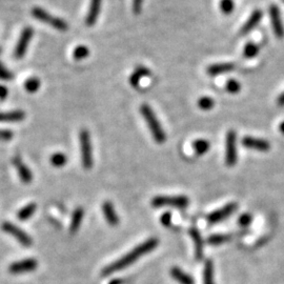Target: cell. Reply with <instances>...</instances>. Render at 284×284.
Listing matches in <instances>:
<instances>
[{
  "label": "cell",
  "instance_id": "obj_29",
  "mask_svg": "<svg viewBox=\"0 0 284 284\" xmlns=\"http://www.w3.org/2000/svg\"><path fill=\"white\" fill-rule=\"evenodd\" d=\"M228 240H230L229 235L216 234V235H212L207 238V243L212 244V245H219V244L227 242Z\"/></svg>",
  "mask_w": 284,
  "mask_h": 284
},
{
  "label": "cell",
  "instance_id": "obj_20",
  "mask_svg": "<svg viewBox=\"0 0 284 284\" xmlns=\"http://www.w3.org/2000/svg\"><path fill=\"white\" fill-rule=\"evenodd\" d=\"M26 118L24 111H12V112H0V122H20Z\"/></svg>",
  "mask_w": 284,
  "mask_h": 284
},
{
  "label": "cell",
  "instance_id": "obj_3",
  "mask_svg": "<svg viewBox=\"0 0 284 284\" xmlns=\"http://www.w3.org/2000/svg\"><path fill=\"white\" fill-rule=\"evenodd\" d=\"M32 15H33V17H35L37 20L44 22V24L51 26L55 29H58V31L65 32L69 29V24L64 19L60 17L53 16V15L50 14L46 10L41 9V7L39 6L33 7Z\"/></svg>",
  "mask_w": 284,
  "mask_h": 284
},
{
  "label": "cell",
  "instance_id": "obj_30",
  "mask_svg": "<svg viewBox=\"0 0 284 284\" xmlns=\"http://www.w3.org/2000/svg\"><path fill=\"white\" fill-rule=\"evenodd\" d=\"M89 55V50L85 46H79L73 52V57L76 60H82V59H85Z\"/></svg>",
  "mask_w": 284,
  "mask_h": 284
},
{
  "label": "cell",
  "instance_id": "obj_15",
  "mask_svg": "<svg viewBox=\"0 0 284 284\" xmlns=\"http://www.w3.org/2000/svg\"><path fill=\"white\" fill-rule=\"evenodd\" d=\"M262 19V12L261 10H255L252 14L251 16L249 17V19L246 20L245 24L243 25V27L240 29V34L241 35H246L251 33L254 28H255L258 25L259 22Z\"/></svg>",
  "mask_w": 284,
  "mask_h": 284
},
{
  "label": "cell",
  "instance_id": "obj_38",
  "mask_svg": "<svg viewBox=\"0 0 284 284\" xmlns=\"http://www.w3.org/2000/svg\"><path fill=\"white\" fill-rule=\"evenodd\" d=\"M161 223L164 227H170L171 223V215L170 213H166L161 216Z\"/></svg>",
  "mask_w": 284,
  "mask_h": 284
},
{
  "label": "cell",
  "instance_id": "obj_19",
  "mask_svg": "<svg viewBox=\"0 0 284 284\" xmlns=\"http://www.w3.org/2000/svg\"><path fill=\"white\" fill-rule=\"evenodd\" d=\"M190 234L193 238L194 244H195V254H196V259L201 260L203 257V241L202 237H201L200 231L196 227H192L190 229Z\"/></svg>",
  "mask_w": 284,
  "mask_h": 284
},
{
  "label": "cell",
  "instance_id": "obj_42",
  "mask_svg": "<svg viewBox=\"0 0 284 284\" xmlns=\"http://www.w3.org/2000/svg\"><path fill=\"white\" fill-rule=\"evenodd\" d=\"M110 284H122V282H121L120 280H118V279H117V280H113V281H112Z\"/></svg>",
  "mask_w": 284,
  "mask_h": 284
},
{
  "label": "cell",
  "instance_id": "obj_32",
  "mask_svg": "<svg viewBox=\"0 0 284 284\" xmlns=\"http://www.w3.org/2000/svg\"><path fill=\"white\" fill-rule=\"evenodd\" d=\"M198 107L203 111H210L215 107V101L211 97H202L198 101Z\"/></svg>",
  "mask_w": 284,
  "mask_h": 284
},
{
  "label": "cell",
  "instance_id": "obj_39",
  "mask_svg": "<svg viewBox=\"0 0 284 284\" xmlns=\"http://www.w3.org/2000/svg\"><path fill=\"white\" fill-rule=\"evenodd\" d=\"M7 95H9V89L4 85H0V100H5Z\"/></svg>",
  "mask_w": 284,
  "mask_h": 284
},
{
  "label": "cell",
  "instance_id": "obj_1",
  "mask_svg": "<svg viewBox=\"0 0 284 284\" xmlns=\"http://www.w3.org/2000/svg\"><path fill=\"white\" fill-rule=\"evenodd\" d=\"M158 243H159V240L157 238H149L148 240L137 245L135 249H134L132 252L126 254L124 257L118 259L117 261H115V262L111 263L107 267H104L102 271V276L112 275L118 271L122 270V268L130 266L131 264L135 262L136 260H138L139 258L145 255V254L152 252L154 249H156Z\"/></svg>",
  "mask_w": 284,
  "mask_h": 284
},
{
  "label": "cell",
  "instance_id": "obj_9",
  "mask_svg": "<svg viewBox=\"0 0 284 284\" xmlns=\"http://www.w3.org/2000/svg\"><path fill=\"white\" fill-rule=\"evenodd\" d=\"M37 266H38V262L34 258H28L14 262L9 266V272L13 275H20L26 273H31L35 271Z\"/></svg>",
  "mask_w": 284,
  "mask_h": 284
},
{
  "label": "cell",
  "instance_id": "obj_4",
  "mask_svg": "<svg viewBox=\"0 0 284 284\" xmlns=\"http://www.w3.org/2000/svg\"><path fill=\"white\" fill-rule=\"evenodd\" d=\"M79 142L81 151V161L85 169L89 170L93 167V148L91 141V134L85 129L79 133Z\"/></svg>",
  "mask_w": 284,
  "mask_h": 284
},
{
  "label": "cell",
  "instance_id": "obj_13",
  "mask_svg": "<svg viewBox=\"0 0 284 284\" xmlns=\"http://www.w3.org/2000/svg\"><path fill=\"white\" fill-rule=\"evenodd\" d=\"M13 163H14L15 168H16V170H17V173L20 177V180L26 184L31 183L33 180L32 171L26 166L25 162L22 161L20 157H18V156L15 157V158L13 159Z\"/></svg>",
  "mask_w": 284,
  "mask_h": 284
},
{
  "label": "cell",
  "instance_id": "obj_24",
  "mask_svg": "<svg viewBox=\"0 0 284 284\" xmlns=\"http://www.w3.org/2000/svg\"><path fill=\"white\" fill-rule=\"evenodd\" d=\"M36 210H37V205L35 203H29L26 205L25 207H22L18 212L17 218L21 221H26L31 218V217L34 215V213L36 212Z\"/></svg>",
  "mask_w": 284,
  "mask_h": 284
},
{
  "label": "cell",
  "instance_id": "obj_21",
  "mask_svg": "<svg viewBox=\"0 0 284 284\" xmlns=\"http://www.w3.org/2000/svg\"><path fill=\"white\" fill-rule=\"evenodd\" d=\"M170 276L173 277L178 283L180 284H194V279L191 275L183 272L181 268L177 266L170 268Z\"/></svg>",
  "mask_w": 284,
  "mask_h": 284
},
{
  "label": "cell",
  "instance_id": "obj_17",
  "mask_svg": "<svg viewBox=\"0 0 284 284\" xmlns=\"http://www.w3.org/2000/svg\"><path fill=\"white\" fill-rule=\"evenodd\" d=\"M149 75H151V70L146 68V66L140 65L134 70V72L131 74L130 79H129L130 85L134 87H137L140 84V81L142 80V78L147 77L149 76Z\"/></svg>",
  "mask_w": 284,
  "mask_h": 284
},
{
  "label": "cell",
  "instance_id": "obj_26",
  "mask_svg": "<svg viewBox=\"0 0 284 284\" xmlns=\"http://www.w3.org/2000/svg\"><path fill=\"white\" fill-rule=\"evenodd\" d=\"M51 164L55 168H62L68 162V157L63 153H55L51 156L50 158Z\"/></svg>",
  "mask_w": 284,
  "mask_h": 284
},
{
  "label": "cell",
  "instance_id": "obj_16",
  "mask_svg": "<svg viewBox=\"0 0 284 284\" xmlns=\"http://www.w3.org/2000/svg\"><path fill=\"white\" fill-rule=\"evenodd\" d=\"M235 70V64L230 62H223V63H215L207 68L206 72L210 76H217V75L229 73Z\"/></svg>",
  "mask_w": 284,
  "mask_h": 284
},
{
  "label": "cell",
  "instance_id": "obj_31",
  "mask_svg": "<svg viewBox=\"0 0 284 284\" xmlns=\"http://www.w3.org/2000/svg\"><path fill=\"white\" fill-rule=\"evenodd\" d=\"M220 10L224 15H229L235 9L234 0H220Z\"/></svg>",
  "mask_w": 284,
  "mask_h": 284
},
{
  "label": "cell",
  "instance_id": "obj_14",
  "mask_svg": "<svg viewBox=\"0 0 284 284\" xmlns=\"http://www.w3.org/2000/svg\"><path fill=\"white\" fill-rule=\"evenodd\" d=\"M101 4L102 0H91V3H89V7L85 18L86 26L92 27L96 24L97 20H98L101 11Z\"/></svg>",
  "mask_w": 284,
  "mask_h": 284
},
{
  "label": "cell",
  "instance_id": "obj_25",
  "mask_svg": "<svg viewBox=\"0 0 284 284\" xmlns=\"http://www.w3.org/2000/svg\"><path fill=\"white\" fill-rule=\"evenodd\" d=\"M210 147H211V143L204 139H198L196 141H194V143H193L194 151H195L196 155H199V156L208 152Z\"/></svg>",
  "mask_w": 284,
  "mask_h": 284
},
{
  "label": "cell",
  "instance_id": "obj_12",
  "mask_svg": "<svg viewBox=\"0 0 284 284\" xmlns=\"http://www.w3.org/2000/svg\"><path fill=\"white\" fill-rule=\"evenodd\" d=\"M242 144L246 148L255 149L259 152H267L271 149V143L267 140L246 136L242 139Z\"/></svg>",
  "mask_w": 284,
  "mask_h": 284
},
{
  "label": "cell",
  "instance_id": "obj_41",
  "mask_svg": "<svg viewBox=\"0 0 284 284\" xmlns=\"http://www.w3.org/2000/svg\"><path fill=\"white\" fill-rule=\"evenodd\" d=\"M279 130H280V132L283 134L284 135V121L282 122V123H280V125H279Z\"/></svg>",
  "mask_w": 284,
  "mask_h": 284
},
{
  "label": "cell",
  "instance_id": "obj_2",
  "mask_svg": "<svg viewBox=\"0 0 284 284\" xmlns=\"http://www.w3.org/2000/svg\"><path fill=\"white\" fill-rule=\"evenodd\" d=\"M140 113L142 117L144 118V120L148 126L149 132H151L154 140L157 142V143H163V142L167 140L166 132L163 131L162 126L158 120V118H157L155 112L153 111V109L149 107L148 104L143 103L140 107Z\"/></svg>",
  "mask_w": 284,
  "mask_h": 284
},
{
  "label": "cell",
  "instance_id": "obj_7",
  "mask_svg": "<svg viewBox=\"0 0 284 284\" xmlns=\"http://www.w3.org/2000/svg\"><path fill=\"white\" fill-rule=\"evenodd\" d=\"M34 35V29L32 27H26L20 34L19 40L16 44V48L14 51V57L16 59H21L24 58V56L27 53V50L29 42H31Z\"/></svg>",
  "mask_w": 284,
  "mask_h": 284
},
{
  "label": "cell",
  "instance_id": "obj_35",
  "mask_svg": "<svg viewBox=\"0 0 284 284\" xmlns=\"http://www.w3.org/2000/svg\"><path fill=\"white\" fill-rule=\"evenodd\" d=\"M252 221H253L252 215H250V214H243V215L240 216V218H239L238 223H239V226H241V227H246L250 226V224L252 223Z\"/></svg>",
  "mask_w": 284,
  "mask_h": 284
},
{
  "label": "cell",
  "instance_id": "obj_11",
  "mask_svg": "<svg viewBox=\"0 0 284 284\" xmlns=\"http://www.w3.org/2000/svg\"><path fill=\"white\" fill-rule=\"evenodd\" d=\"M237 203H228L226 206H223L220 210H217L210 215L207 216V221L210 224H215V223H219L222 220L228 218L230 215H233L234 212L237 210Z\"/></svg>",
  "mask_w": 284,
  "mask_h": 284
},
{
  "label": "cell",
  "instance_id": "obj_5",
  "mask_svg": "<svg viewBox=\"0 0 284 284\" xmlns=\"http://www.w3.org/2000/svg\"><path fill=\"white\" fill-rule=\"evenodd\" d=\"M190 200L185 196H158L152 200L154 207L170 206L177 208H185L189 205Z\"/></svg>",
  "mask_w": 284,
  "mask_h": 284
},
{
  "label": "cell",
  "instance_id": "obj_28",
  "mask_svg": "<svg viewBox=\"0 0 284 284\" xmlns=\"http://www.w3.org/2000/svg\"><path fill=\"white\" fill-rule=\"evenodd\" d=\"M25 88L28 93H36L40 88V80L37 77L28 78L25 82Z\"/></svg>",
  "mask_w": 284,
  "mask_h": 284
},
{
  "label": "cell",
  "instance_id": "obj_34",
  "mask_svg": "<svg viewBox=\"0 0 284 284\" xmlns=\"http://www.w3.org/2000/svg\"><path fill=\"white\" fill-rule=\"evenodd\" d=\"M12 78H13V74L5 68V66L1 63V61H0V79L9 81Z\"/></svg>",
  "mask_w": 284,
  "mask_h": 284
},
{
  "label": "cell",
  "instance_id": "obj_8",
  "mask_svg": "<svg viewBox=\"0 0 284 284\" xmlns=\"http://www.w3.org/2000/svg\"><path fill=\"white\" fill-rule=\"evenodd\" d=\"M237 135L235 131H228L226 139V163L227 167H234L237 162Z\"/></svg>",
  "mask_w": 284,
  "mask_h": 284
},
{
  "label": "cell",
  "instance_id": "obj_44",
  "mask_svg": "<svg viewBox=\"0 0 284 284\" xmlns=\"http://www.w3.org/2000/svg\"><path fill=\"white\" fill-rule=\"evenodd\" d=\"M283 1H284V0H283Z\"/></svg>",
  "mask_w": 284,
  "mask_h": 284
},
{
  "label": "cell",
  "instance_id": "obj_22",
  "mask_svg": "<svg viewBox=\"0 0 284 284\" xmlns=\"http://www.w3.org/2000/svg\"><path fill=\"white\" fill-rule=\"evenodd\" d=\"M84 216H85V211L82 207H78L76 210L74 211L73 216H72V221H71V226H70V231L71 234H76L81 223H82V219H84Z\"/></svg>",
  "mask_w": 284,
  "mask_h": 284
},
{
  "label": "cell",
  "instance_id": "obj_10",
  "mask_svg": "<svg viewBox=\"0 0 284 284\" xmlns=\"http://www.w3.org/2000/svg\"><path fill=\"white\" fill-rule=\"evenodd\" d=\"M270 17H271L273 31L276 37L279 39H282L284 37V26H283L280 10L277 5L272 4L270 6Z\"/></svg>",
  "mask_w": 284,
  "mask_h": 284
},
{
  "label": "cell",
  "instance_id": "obj_33",
  "mask_svg": "<svg viewBox=\"0 0 284 284\" xmlns=\"http://www.w3.org/2000/svg\"><path fill=\"white\" fill-rule=\"evenodd\" d=\"M227 91L230 94H237L241 91V85L235 79H229L226 85Z\"/></svg>",
  "mask_w": 284,
  "mask_h": 284
},
{
  "label": "cell",
  "instance_id": "obj_6",
  "mask_svg": "<svg viewBox=\"0 0 284 284\" xmlns=\"http://www.w3.org/2000/svg\"><path fill=\"white\" fill-rule=\"evenodd\" d=\"M1 228L3 231H5V233L13 236L19 243L26 246V248H29V246L33 244L32 237L28 236L25 230H22L20 227L15 226V224L6 221L1 224Z\"/></svg>",
  "mask_w": 284,
  "mask_h": 284
},
{
  "label": "cell",
  "instance_id": "obj_40",
  "mask_svg": "<svg viewBox=\"0 0 284 284\" xmlns=\"http://www.w3.org/2000/svg\"><path fill=\"white\" fill-rule=\"evenodd\" d=\"M278 104L280 107H284V93L281 94L278 98Z\"/></svg>",
  "mask_w": 284,
  "mask_h": 284
},
{
  "label": "cell",
  "instance_id": "obj_27",
  "mask_svg": "<svg viewBox=\"0 0 284 284\" xmlns=\"http://www.w3.org/2000/svg\"><path fill=\"white\" fill-rule=\"evenodd\" d=\"M259 53V46L254 42H249L245 44L244 50H243V56L245 58H254L256 57Z\"/></svg>",
  "mask_w": 284,
  "mask_h": 284
},
{
  "label": "cell",
  "instance_id": "obj_18",
  "mask_svg": "<svg viewBox=\"0 0 284 284\" xmlns=\"http://www.w3.org/2000/svg\"><path fill=\"white\" fill-rule=\"evenodd\" d=\"M102 212H103L104 217H106L107 221L109 222V224H111V226H113V227L118 226L119 217L115 211L114 205L112 204L110 201H106V202L102 204Z\"/></svg>",
  "mask_w": 284,
  "mask_h": 284
},
{
  "label": "cell",
  "instance_id": "obj_23",
  "mask_svg": "<svg viewBox=\"0 0 284 284\" xmlns=\"http://www.w3.org/2000/svg\"><path fill=\"white\" fill-rule=\"evenodd\" d=\"M203 284H215L214 264L212 260H206L203 270Z\"/></svg>",
  "mask_w": 284,
  "mask_h": 284
},
{
  "label": "cell",
  "instance_id": "obj_37",
  "mask_svg": "<svg viewBox=\"0 0 284 284\" xmlns=\"http://www.w3.org/2000/svg\"><path fill=\"white\" fill-rule=\"evenodd\" d=\"M142 4H143V0H133V12L135 14H140L142 10Z\"/></svg>",
  "mask_w": 284,
  "mask_h": 284
},
{
  "label": "cell",
  "instance_id": "obj_43",
  "mask_svg": "<svg viewBox=\"0 0 284 284\" xmlns=\"http://www.w3.org/2000/svg\"><path fill=\"white\" fill-rule=\"evenodd\" d=\"M0 53H1V48H0Z\"/></svg>",
  "mask_w": 284,
  "mask_h": 284
},
{
  "label": "cell",
  "instance_id": "obj_36",
  "mask_svg": "<svg viewBox=\"0 0 284 284\" xmlns=\"http://www.w3.org/2000/svg\"><path fill=\"white\" fill-rule=\"evenodd\" d=\"M13 136V132L9 130H0V141H10Z\"/></svg>",
  "mask_w": 284,
  "mask_h": 284
}]
</instances>
